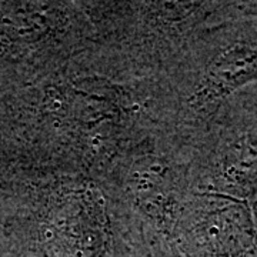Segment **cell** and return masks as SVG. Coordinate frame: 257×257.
Returning a JSON list of instances; mask_svg holds the SVG:
<instances>
[{
	"mask_svg": "<svg viewBox=\"0 0 257 257\" xmlns=\"http://www.w3.org/2000/svg\"><path fill=\"white\" fill-rule=\"evenodd\" d=\"M221 176L234 190L257 187V140L243 139L231 147L223 160Z\"/></svg>",
	"mask_w": 257,
	"mask_h": 257,
	"instance_id": "7a4b0ae2",
	"label": "cell"
},
{
	"mask_svg": "<svg viewBox=\"0 0 257 257\" xmlns=\"http://www.w3.org/2000/svg\"><path fill=\"white\" fill-rule=\"evenodd\" d=\"M257 79V43H236L221 50L203 74L194 103L210 106Z\"/></svg>",
	"mask_w": 257,
	"mask_h": 257,
	"instance_id": "6da1fadb",
	"label": "cell"
},
{
	"mask_svg": "<svg viewBox=\"0 0 257 257\" xmlns=\"http://www.w3.org/2000/svg\"><path fill=\"white\" fill-rule=\"evenodd\" d=\"M254 214H256V224H257V204H256V207H254Z\"/></svg>",
	"mask_w": 257,
	"mask_h": 257,
	"instance_id": "3957f363",
	"label": "cell"
}]
</instances>
